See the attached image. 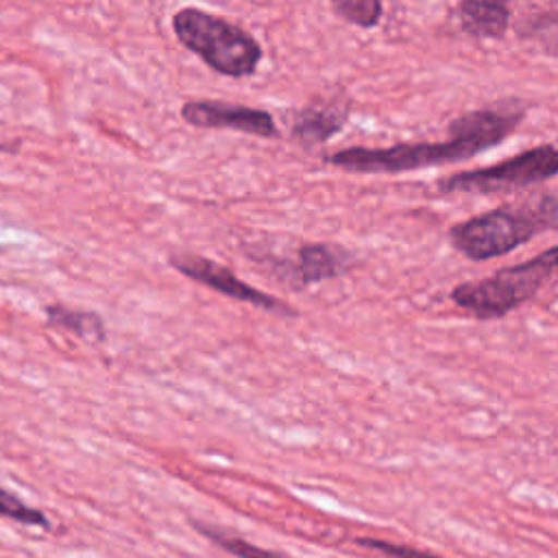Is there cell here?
<instances>
[{"instance_id": "obj_1", "label": "cell", "mask_w": 558, "mask_h": 558, "mask_svg": "<svg viewBox=\"0 0 558 558\" xmlns=\"http://www.w3.org/2000/svg\"><path fill=\"white\" fill-rule=\"evenodd\" d=\"M521 118L523 109L514 105H508L506 109H473L469 113L458 116L449 124L451 137L445 142H412L392 144L386 148L351 146L327 153L323 159L329 166L349 172H405L427 166L453 163L504 142V137H508L519 126Z\"/></svg>"}, {"instance_id": "obj_2", "label": "cell", "mask_w": 558, "mask_h": 558, "mask_svg": "<svg viewBox=\"0 0 558 558\" xmlns=\"http://www.w3.org/2000/svg\"><path fill=\"white\" fill-rule=\"evenodd\" d=\"M547 229H558V196L538 194L453 225L449 240L464 257L484 262L514 251Z\"/></svg>"}, {"instance_id": "obj_3", "label": "cell", "mask_w": 558, "mask_h": 558, "mask_svg": "<svg viewBox=\"0 0 558 558\" xmlns=\"http://www.w3.org/2000/svg\"><path fill=\"white\" fill-rule=\"evenodd\" d=\"M172 31L187 50L225 76H248L262 59V46L251 33L203 9L185 7L177 11Z\"/></svg>"}, {"instance_id": "obj_4", "label": "cell", "mask_w": 558, "mask_h": 558, "mask_svg": "<svg viewBox=\"0 0 558 558\" xmlns=\"http://www.w3.org/2000/svg\"><path fill=\"white\" fill-rule=\"evenodd\" d=\"M551 277H558V246L523 264L506 266L484 279L458 283L451 290V301L475 318H501L536 296Z\"/></svg>"}, {"instance_id": "obj_5", "label": "cell", "mask_w": 558, "mask_h": 558, "mask_svg": "<svg viewBox=\"0 0 558 558\" xmlns=\"http://www.w3.org/2000/svg\"><path fill=\"white\" fill-rule=\"evenodd\" d=\"M558 174V146L543 144L499 163L464 170L438 181L442 192H497L506 187H525Z\"/></svg>"}, {"instance_id": "obj_6", "label": "cell", "mask_w": 558, "mask_h": 558, "mask_svg": "<svg viewBox=\"0 0 558 558\" xmlns=\"http://www.w3.org/2000/svg\"><path fill=\"white\" fill-rule=\"evenodd\" d=\"M170 264L183 272L185 277L225 294V296H231L235 301H242V303H251L255 307H262V310H268V312H277V314H283V316H294L296 310L290 307L288 303L270 296L268 292L264 290H257L248 283H244L242 279H238L227 266H220L207 257H198V255H172L170 257Z\"/></svg>"}, {"instance_id": "obj_7", "label": "cell", "mask_w": 558, "mask_h": 558, "mask_svg": "<svg viewBox=\"0 0 558 558\" xmlns=\"http://www.w3.org/2000/svg\"><path fill=\"white\" fill-rule=\"evenodd\" d=\"M181 118L192 126L231 129L257 137H275L277 126L268 111L222 102V100H187L181 107Z\"/></svg>"}, {"instance_id": "obj_8", "label": "cell", "mask_w": 558, "mask_h": 558, "mask_svg": "<svg viewBox=\"0 0 558 558\" xmlns=\"http://www.w3.org/2000/svg\"><path fill=\"white\" fill-rule=\"evenodd\" d=\"M275 266H279V275L288 277V281L294 279L301 286H310L344 275L353 266V255L336 244L305 242L288 262H275Z\"/></svg>"}, {"instance_id": "obj_9", "label": "cell", "mask_w": 558, "mask_h": 558, "mask_svg": "<svg viewBox=\"0 0 558 558\" xmlns=\"http://www.w3.org/2000/svg\"><path fill=\"white\" fill-rule=\"evenodd\" d=\"M347 120V105H340L338 100H320L303 107L292 124V135L305 144H323L333 133L342 129Z\"/></svg>"}, {"instance_id": "obj_10", "label": "cell", "mask_w": 558, "mask_h": 558, "mask_svg": "<svg viewBox=\"0 0 558 558\" xmlns=\"http://www.w3.org/2000/svg\"><path fill=\"white\" fill-rule=\"evenodd\" d=\"M453 13L458 17L460 28L473 37L499 39L504 37L510 24V9L501 2L464 0L456 7Z\"/></svg>"}, {"instance_id": "obj_11", "label": "cell", "mask_w": 558, "mask_h": 558, "mask_svg": "<svg viewBox=\"0 0 558 558\" xmlns=\"http://www.w3.org/2000/svg\"><path fill=\"white\" fill-rule=\"evenodd\" d=\"M46 318L52 327L68 329L83 340L100 342L105 338V325H102L100 316L94 312L72 310V307H63V305H48Z\"/></svg>"}, {"instance_id": "obj_12", "label": "cell", "mask_w": 558, "mask_h": 558, "mask_svg": "<svg viewBox=\"0 0 558 558\" xmlns=\"http://www.w3.org/2000/svg\"><path fill=\"white\" fill-rule=\"evenodd\" d=\"M196 530L207 536L209 541H214L216 545H220L225 551L238 556V558H288L286 554L281 551H272V549H264L259 545H253L231 532H225L220 527H214V525H205V523H194Z\"/></svg>"}, {"instance_id": "obj_13", "label": "cell", "mask_w": 558, "mask_h": 558, "mask_svg": "<svg viewBox=\"0 0 558 558\" xmlns=\"http://www.w3.org/2000/svg\"><path fill=\"white\" fill-rule=\"evenodd\" d=\"M331 9L342 20L362 28L375 26L384 13V4L377 0H340V2H331Z\"/></svg>"}, {"instance_id": "obj_14", "label": "cell", "mask_w": 558, "mask_h": 558, "mask_svg": "<svg viewBox=\"0 0 558 558\" xmlns=\"http://www.w3.org/2000/svg\"><path fill=\"white\" fill-rule=\"evenodd\" d=\"M0 514L26 525H44V527L48 525V519L41 510L31 508L28 504H24L20 497H15L2 486H0Z\"/></svg>"}, {"instance_id": "obj_15", "label": "cell", "mask_w": 558, "mask_h": 558, "mask_svg": "<svg viewBox=\"0 0 558 558\" xmlns=\"http://www.w3.org/2000/svg\"><path fill=\"white\" fill-rule=\"evenodd\" d=\"M523 37L534 39L545 50L558 52V13L534 15V20H530L523 28Z\"/></svg>"}, {"instance_id": "obj_16", "label": "cell", "mask_w": 558, "mask_h": 558, "mask_svg": "<svg viewBox=\"0 0 558 558\" xmlns=\"http://www.w3.org/2000/svg\"><path fill=\"white\" fill-rule=\"evenodd\" d=\"M360 545L368 547V549H377L390 558H440L432 551H423L410 545H401V543H390V541H381V538H357Z\"/></svg>"}]
</instances>
